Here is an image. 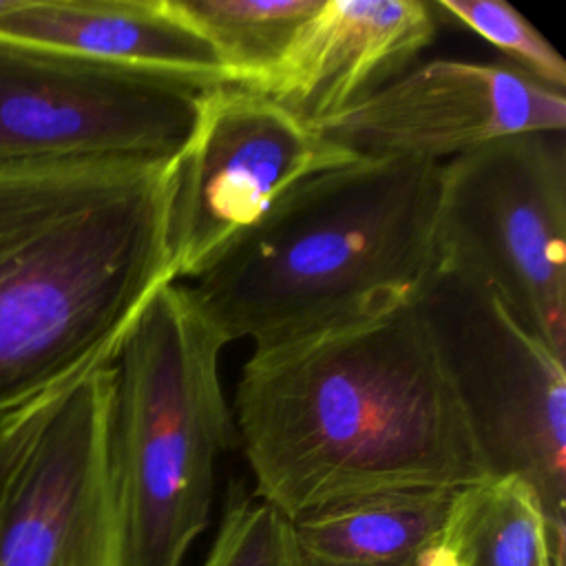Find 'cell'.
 I'll list each match as a JSON object with an SVG mask.
<instances>
[{
	"label": "cell",
	"mask_w": 566,
	"mask_h": 566,
	"mask_svg": "<svg viewBox=\"0 0 566 566\" xmlns=\"http://www.w3.org/2000/svg\"><path fill=\"white\" fill-rule=\"evenodd\" d=\"M254 497L296 520L394 491H458L489 475L413 301L252 349L232 402Z\"/></svg>",
	"instance_id": "1"
},
{
	"label": "cell",
	"mask_w": 566,
	"mask_h": 566,
	"mask_svg": "<svg viewBox=\"0 0 566 566\" xmlns=\"http://www.w3.org/2000/svg\"><path fill=\"white\" fill-rule=\"evenodd\" d=\"M168 161L0 166V429L111 365L177 283Z\"/></svg>",
	"instance_id": "2"
},
{
	"label": "cell",
	"mask_w": 566,
	"mask_h": 566,
	"mask_svg": "<svg viewBox=\"0 0 566 566\" xmlns=\"http://www.w3.org/2000/svg\"><path fill=\"white\" fill-rule=\"evenodd\" d=\"M440 164L358 157L290 186L188 287L228 345L268 349L413 301L436 263Z\"/></svg>",
	"instance_id": "3"
},
{
	"label": "cell",
	"mask_w": 566,
	"mask_h": 566,
	"mask_svg": "<svg viewBox=\"0 0 566 566\" xmlns=\"http://www.w3.org/2000/svg\"><path fill=\"white\" fill-rule=\"evenodd\" d=\"M223 347L179 283L148 298L119 345L108 418L117 566H184L208 526L217 460L237 438Z\"/></svg>",
	"instance_id": "4"
},
{
	"label": "cell",
	"mask_w": 566,
	"mask_h": 566,
	"mask_svg": "<svg viewBox=\"0 0 566 566\" xmlns=\"http://www.w3.org/2000/svg\"><path fill=\"white\" fill-rule=\"evenodd\" d=\"M413 303L489 475L526 482L564 548L566 367L478 276L433 263Z\"/></svg>",
	"instance_id": "5"
},
{
	"label": "cell",
	"mask_w": 566,
	"mask_h": 566,
	"mask_svg": "<svg viewBox=\"0 0 566 566\" xmlns=\"http://www.w3.org/2000/svg\"><path fill=\"white\" fill-rule=\"evenodd\" d=\"M440 166L436 261L484 281L564 356L566 135H509Z\"/></svg>",
	"instance_id": "6"
},
{
	"label": "cell",
	"mask_w": 566,
	"mask_h": 566,
	"mask_svg": "<svg viewBox=\"0 0 566 566\" xmlns=\"http://www.w3.org/2000/svg\"><path fill=\"white\" fill-rule=\"evenodd\" d=\"M201 86L0 38V166L168 161Z\"/></svg>",
	"instance_id": "7"
},
{
	"label": "cell",
	"mask_w": 566,
	"mask_h": 566,
	"mask_svg": "<svg viewBox=\"0 0 566 566\" xmlns=\"http://www.w3.org/2000/svg\"><path fill=\"white\" fill-rule=\"evenodd\" d=\"M354 159L256 88H203L190 135L170 159L175 281L201 274L298 179Z\"/></svg>",
	"instance_id": "8"
},
{
	"label": "cell",
	"mask_w": 566,
	"mask_h": 566,
	"mask_svg": "<svg viewBox=\"0 0 566 566\" xmlns=\"http://www.w3.org/2000/svg\"><path fill=\"white\" fill-rule=\"evenodd\" d=\"M316 130L356 157L444 164L500 137L566 133V97L517 66L431 60Z\"/></svg>",
	"instance_id": "9"
},
{
	"label": "cell",
	"mask_w": 566,
	"mask_h": 566,
	"mask_svg": "<svg viewBox=\"0 0 566 566\" xmlns=\"http://www.w3.org/2000/svg\"><path fill=\"white\" fill-rule=\"evenodd\" d=\"M113 363L46 416L0 511V566H117Z\"/></svg>",
	"instance_id": "10"
},
{
	"label": "cell",
	"mask_w": 566,
	"mask_h": 566,
	"mask_svg": "<svg viewBox=\"0 0 566 566\" xmlns=\"http://www.w3.org/2000/svg\"><path fill=\"white\" fill-rule=\"evenodd\" d=\"M436 31L429 2L321 0L256 91L318 128L400 77Z\"/></svg>",
	"instance_id": "11"
},
{
	"label": "cell",
	"mask_w": 566,
	"mask_h": 566,
	"mask_svg": "<svg viewBox=\"0 0 566 566\" xmlns=\"http://www.w3.org/2000/svg\"><path fill=\"white\" fill-rule=\"evenodd\" d=\"M0 38L201 88L232 84L221 55L170 0H18L0 15Z\"/></svg>",
	"instance_id": "12"
},
{
	"label": "cell",
	"mask_w": 566,
	"mask_h": 566,
	"mask_svg": "<svg viewBox=\"0 0 566 566\" xmlns=\"http://www.w3.org/2000/svg\"><path fill=\"white\" fill-rule=\"evenodd\" d=\"M455 491H394L314 509L292 522L303 566H420Z\"/></svg>",
	"instance_id": "13"
},
{
	"label": "cell",
	"mask_w": 566,
	"mask_h": 566,
	"mask_svg": "<svg viewBox=\"0 0 566 566\" xmlns=\"http://www.w3.org/2000/svg\"><path fill=\"white\" fill-rule=\"evenodd\" d=\"M440 542L462 566H564L535 491L515 475L458 489Z\"/></svg>",
	"instance_id": "14"
},
{
	"label": "cell",
	"mask_w": 566,
	"mask_h": 566,
	"mask_svg": "<svg viewBox=\"0 0 566 566\" xmlns=\"http://www.w3.org/2000/svg\"><path fill=\"white\" fill-rule=\"evenodd\" d=\"M221 55L232 84L259 88L321 0H170Z\"/></svg>",
	"instance_id": "15"
},
{
	"label": "cell",
	"mask_w": 566,
	"mask_h": 566,
	"mask_svg": "<svg viewBox=\"0 0 566 566\" xmlns=\"http://www.w3.org/2000/svg\"><path fill=\"white\" fill-rule=\"evenodd\" d=\"M199 566H303L292 522L254 495H232Z\"/></svg>",
	"instance_id": "16"
},
{
	"label": "cell",
	"mask_w": 566,
	"mask_h": 566,
	"mask_svg": "<svg viewBox=\"0 0 566 566\" xmlns=\"http://www.w3.org/2000/svg\"><path fill=\"white\" fill-rule=\"evenodd\" d=\"M436 11L469 27L482 40L511 55L520 71L553 91L566 88V62L546 35L504 0H438Z\"/></svg>",
	"instance_id": "17"
},
{
	"label": "cell",
	"mask_w": 566,
	"mask_h": 566,
	"mask_svg": "<svg viewBox=\"0 0 566 566\" xmlns=\"http://www.w3.org/2000/svg\"><path fill=\"white\" fill-rule=\"evenodd\" d=\"M57 402H60V398L53 402L40 405L0 429V511H2V504L11 491V484L18 478V471L24 464L46 416L51 413V409Z\"/></svg>",
	"instance_id": "18"
},
{
	"label": "cell",
	"mask_w": 566,
	"mask_h": 566,
	"mask_svg": "<svg viewBox=\"0 0 566 566\" xmlns=\"http://www.w3.org/2000/svg\"><path fill=\"white\" fill-rule=\"evenodd\" d=\"M420 566H462V562L438 539L422 557Z\"/></svg>",
	"instance_id": "19"
},
{
	"label": "cell",
	"mask_w": 566,
	"mask_h": 566,
	"mask_svg": "<svg viewBox=\"0 0 566 566\" xmlns=\"http://www.w3.org/2000/svg\"><path fill=\"white\" fill-rule=\"evenodd\" d=\"M15 4H18V0H0V15L7 13V11H11Z\"/></svg>",
	"instance_id": "20"
}]
</instances>
